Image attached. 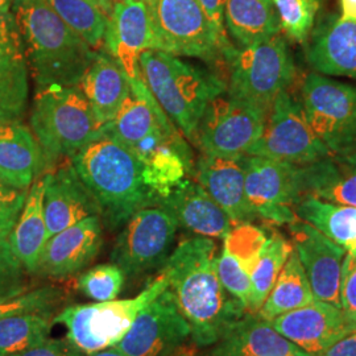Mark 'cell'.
Returning a JSON list of instances; mask_svg holds the SVG:
<instances>
[{"mask_svg": "<svg viewBox=\"0 0 356 356\" xmlns=\"http://www.w3.org/2000/svg\"><path fill=\"white\" fill-rule=\"evenodd\" d=\"M131 94L104 132L124 145L144 168V179L157 202L186 175L194 176V156L185 136L153 98L143 79H129Z\"/></svg>", "mask_w": 356, "mask_h": 356, "instance_id": "cell-1", "label": "cell"}, {"mask_svg": "<svg viewBox=\"0 0 356 356\" xmlns=\"http://www.w3.org/2000/svg\"><path fill=\"white\" fill-rule=\"evenodd\" d=\"M216 261V242L195 236L179 243L161 269L198 347L216 343L247 313L223 288Z\"/></svg>", "mask_w": 356, "mask_h": 356, "instance_id": "cell-2", "label": "cell"}, {"mask_svg": "<svg viewBox=\"0 0 356 356\" xmlns=\"http://www.w3.org/2000/svg\"><path fill=\"white\" fill-rule=\"evenodd\" d=\"M11 13L38 89L78 86L97 51L65 24L47 0H13Z\"/></svg>", "mask_w": 356, "mask_h": 356, "instance_id": "cell-3", "label": "cell"}, {"mask_svg": "<svg viewBox=\"0 0 356 356\" xmlns=\"http://www.w3.org/2000/svg\"><path fill=\"white\" fill-rule=\"evenodd\" d=\"M72 164L99 207L110 229L126 225L143 207L157 204L135 154L110 134L102 132L72 157Z\"/></svg>", "mask_w": 356, "mask_h": 356, "instance_id": "cell-4", "label": "cell"}, {"mask_svg": "<svg viewBox=\"0 0 356 356\" xmlns=\"http://www.w3.org/2000/svg\"><path fill=\"white\" fill-rule=\"evenodd\" d=\"M139 64L147 89L181 134L194 144L204 110L227 91V83L214 73L166 51H144Z\"/></svg>", "mask_w": 356, "mask_h": 356, "instance_id": "cell-5", "label": "cell"}, {"mask_svg": "<svg viewBox=\"0 0 356 356\" xmlns=\"http://www.w3.org/2000/svg\"><path fill=\"white\" fill-rule=\"evenodd\" d=\"M29 124L44 153L45 172L48 165L72 159L102 132L79 86L38 89Z\"/></svg>", "mask_w": 356, "mask_h": 356, "instance_id": "cell-6", "label": "cell"}, {"mask_svg": "<svg viewBox=\"0 0 356 356\" xmlns=\"http://www.w3.org/2000/svg\"><path fill=\"white\" fill-rule=\"evenodd\" d=\"M159 51L229 65L238 51L209 20L198 0H148Z\"/></svg>", "mask_w": 356, "mask_h": 356, "instance_id": "cell-7", "label": "cell"}, {"mask_svg": "<svg viewBox=\"0 0 356 356\" xmlns=\"http://www.w3.org/2000/svg\"><path fill=\"white\" fill-rule=\"evenodd\" d=\"M168 288L165 276L160 273L134 298L66 306L54 316L53 325L64 326L66 338L83 355H91L118 343L141 310Z\"/></svg>", "mask_w": 356, "mask_h": 356, "instance_id": "cell-8", "label": "cell"}, {"mask_svg": "<svg viewBox=\"0 0 356 356\" xmlns=\"http://www.w3.org/2000/svg\"><path fill=\"white\" fill-rule=\"evenodd\" d=\"M227 95L269 115L276 97L294 79V61L280 35L238 49L229 63Z\"/></svg>", "mask_w": 356, "mask_h": 356, "instance_id": "cell-9", "label": "cell"}, {"mask_svg": "<svg viewBox=\"0 0 356 356\" xmlns=\"http://www.w3.org/2000/svg\"><path fill=\"white\" fill-rule=\"evenodd\" d=\"M307 123L331 153L356 148V86L309 73L301 88Z\"/></svg>", "mask_w": 356, "mask_h": 356, "instance_id": "cell-10", "label": "cell"}, {"mask_svg": "<svg viewBox=\"0 0 356 356\" xmlns=\"http://www.w3.org/2000/svg\"><path fill=\"white\" fill-rule=\"evenodd\" d=\"M247 154L304 166L331 152L307 123L301 103L285 90L276 97L261 136Z\"/></svg>", "mask_w": 356, "mask_h": 356, "instance_id": "cell-11", "label": "cell"}, {"mask_svg": "<svg viewBox=\"0 0 356 356\" xmlns=\"http://www.w3.org/2000/svg\"><path fill=\"white\" fill-rule=\"evenodd\" d=\"M177 220L166 209L154 204L143 207L131 216L119 234L111 263L126 277L140 276L165 263L177 232Z\"/></svg>", "mask_w": 356, "mask_h": 356, "instance_id": "cell-12", "label": "cell"}, {"mask_svg": "<svg viewBox=\"0 0 356 356\" xmlns=\"http://www.w3.org/2000/svg\"><path fill=\"white\" fill-rule=\"evenodd\" d=\"M268 114L231 97H216L204 110L194 144L202 154L242 157L261 136Z\"/></svg>", "mask_w": 356, "mask_h": 356, "instance_id": "cell-13", "label": "cell"}, {"mask_svg": "<svg viewBox=\"0 0 356 356\" xmlns=\"http://www.w3.org/2000/svg\"><path fill=\"white\" fill-rule=\"evenodd\" d=\"M245 198L256 218L273 225H291L302 200L300 166L261 156H243Z\"/></svg>", "mask_w": 356, "mask_h": 356, "instance_id": "cell-14", "label": "cell"}, {"mask_svg": "<svg viewBox=\"0 0 356 356\" xmlns=\"http://www.w3.org/2000/svg\"><path fill=\"white\" fill-rule=\"evenodd\" d=\"M191 335V326L168 288L141 310L115 347L128 356H175Z\"/></svg>", "mask_w": 356, "mask_h": 356, "instance_id": "cell-15", "label": "cell"}, {"mask_svg": "<svg viewBox=\"0 0 356 356\" xmlns=\"http://www.w3.org/2000/svg\"><path fill=\"white\" fill-rule=\"evenodd\" d=\"M103 51L114 57L129 79H141V54L159 51L152 17L145 1H115L107 20Z\"/></svg>", "mask_w": 356, "mask_h": 356, "instance_id": "cell-16", "label": "cell"}, {"mask_svg": "<svg viewBox=\"0 0 356 356\" xmlns=\"http://www.w3.org/2000/svg\"><path fill=\"white\" fill-rule=\"evenodd\" d=\"M288 226L293 248L305 269L316 300L341 307L339 288L346 250L304 220L297 219Z\"/></svg>", "mask_w": 356, "mask_h": 356, "instance_id": "cell-17", "label": "cell"}, {"mask_svg": "<svg viewBox=\"0 0 356 356\" xmlns=\"http://www.w3.org/2000/svg\"><path fill=\"white\" fill-rule=\"evenodd\" d=\"M270 323L284 338L310 355H317L356 331L341 307L318 300L279 316Z\"/></svg>", "mask_w": 356, "mask_h": 356, "instance_id": "cell-18", "label": "cell"}, {"mask_svg": "<svg viewBox=\"0 0 356 356\" xmlns=\"http://www.w3.org/2000/svg\"><path fill=\"white\" fill-rule=\"evenodd\" d=\"M102 244L101 216H89L48 239L40 256L38 273L56 280L76 276L97 257Z\"/></svg>", "mask_w": 356, "mask_h": 356, "instance_id": "cell-19", "label": "cell"}, {"mask_svg": "<svg viewBox=\"0 0 356 356\" xmlns=\"http://www.w3.org/2000/svg\"><path fill=\"white\" fill-rule=\"evenodd\" d=\"M44 214L48 236L78 222L99 216V207L70 163L44 173Z\"/></svg>", "mask_w": 356, "mask_h": 356, "instance_id": "cell-20", "label": "cell"}, {"mask_svg": "<svg viewBox=\"0 0 356 356\" xmlns=\"http://www.w3.org/2000/svg\"><path fill=\"white\" fill-rule=\"evenodd\" d=\"M310 35L306 61L314 73L356 79V20L329 15Z\"/></svg>", "mask_w": 356, "mask_h": 356, "instance_id": "cell-21", "label": "cell"}, {"mask_svg": "<svg viewBox=\"0 0 356 356\" xmlns=\"http://www.w3.org/2000/svg\"><path fill=\"white\" fill-rule=\"evenodd\" d=\"M29 69L11 11L0 13V122H22L29 97Z\"/></svg>", "mask_w": 356, "mask_h": 356, "instance_id": "cell-22", "label": "cell"}, {"mask_svg": "<svg viewBox=\"0 0 356 356\" xmlns=\"http://www.w3.org/2000/svg\"><path fill=\"white\" fill-rule=\"evenodd\" d=\"M157 204L175 216L179 227L189 229L197 236L225 239L234 227L223 209L191 178L185 177L178 182Z\"/></svg>", "mask_w": 356, "mask_h": 356, "instance_id": "cell-23", "label": "cell"}, {"mask_svg": "<svg viewBox=\"0 0 356 356\" xmlns=\"http://www.w3.org/2000/svg\"><path fill=\"white\" fill-rule=\"evenodd\" d=\"M194 177L229 216L234 226L250 223L256 218L245 198L243 156L201 154L194 166Z\"/></svg>", "mask_w": 356, "mask_h": 356, "instance_id": "cell-24", "label": "cell"}, {"mask_svg": "<svg viewBox=\"0 0 356 356\" xmlns=\"http://www.w3.org/2000/svg\"><path fill=\"white\" fill-rule=\"evenodd\" d=\"M202 356H314L275 330L270 321L245 313Z\"/></svg>", "mask_w": 356, "mask_h": 356, "instance_id": "cell-25", "label": "cell"}, {"mask_svg": "<svg viewBox=\"0 0 356 356\" xmlns=\"http://www.w3.org/2000/svg\"><path fill=\"white\" fill-rule=\"evenodd\" d=\"M45 168L32 129L22 122H0V181L13 189L29 191Z\"/></svg>", "mask_w": 356, "mask_h": 356, "instance_id": "cell-26", "label": "cell"}, {"mask_svg": "<svg viewBox=\"0 0 356 356\" xmlns=\"http://www.w3.org/2000/svg\"><path fill=\"white\" fill-rule=\"evenodd\" d=\"M302 198L356 207V148L300 166Z\"/></svg>", "mask_w": 356, "mask_h": 356, "instance_id": "cell-27", "label": "cell"}, {"mask_svg": "<svg viewBox=\"0 0 356 356\" xmlns=\"http://www.w3.org/2000/svg\"><path fill=\"white\" fill-rule=\"evenodd\" d=\"M78 86L89 101L94 118L101 128L113 122L132 91L129 78L122 66L103 49L97 51Z\"/></svg>", "mask_w": 356, "mask_h": 356, "instance_id": "cell-28", "label": "cell"}, {"mask_svg": "<svg viewBox=\"0 0 356 356\" xmlns=\"http://www.w3.org/2000/svg\"><path fill=\"white\" fill-rule=\"evenodd\" d=\"M44 176H38L26 193L22 213L10 234L13 252L28 275L38 273L40 256L49 239L44 214Z\"/></svg>", "mask_w": 356, "mask_h": 356, "instance_id": "cell-29", "label": "cell"}, {"mask_svg": "<svg viewBox=\"0 0 356 356\" xmlns=\"http://www.w3.org/2000/svg\"><path fill=\"white\" fill-rule=\"evenodd\" d=\"M225 26L241 49L281 32L280 19L272 0H226Z\"/></svg>", "mask_w": 356, "mask_h": 356, "instance_id": "cell-30", "label": "cell"}, {"mask_svg": "<svg viewBox=\"0 0 356 356\" xmlns=\"http://www.w3.org/2000/svg\"><path fill=\"white\" fill-rule=\"evenodd\" d=\"M300 220L312 225L346 252L356 243V207L331 204L314 197L302 198L294 207Z\"/></svg>", "mask_w": 356, "mask_h": 356, "instance_id": "cell-31", "label": "cell"}, {"mask_svg": "<svg viewBox=\"0 0 356 356\" xmlns=\"http://www.w3.org/2000/svg\"><path fill=\"white\" fill-rule=\"evenodd\" d=\"M314 300L316 297L307 280L305 269L293 248L279 279L257 314L261 318L272 321L285 313L309 305Z\"/></svg>", "mask_w": 356, "mask_h": 356, "instance_id": "cell-32", "label": "cell"}, {"mask_svg": "<svg viewBox=\"0 0 356 356\" xmlns=\"http://www.w3.org/2000/svg\"><path fill=\"white\" fill-rule=\"evenodd\" d=\"M292 251V243L279 232H273L272 236L268 238L257 264L251 273V296L247 309L248 313H259Z\"/></svg>", "mask_w": 356, "mask_h": 356, "instance_id": "cell-33", "label": "cell"}, {"mask_svg": "<svg viewBox=\"0 0 356 356\" xmlns=\"http://www.w3.org/2000/svg\"><path fill=\"white\" fill-rule=\"evenodd\" d=\"M66 26L83 38L92 51L103 49L108 17L92 0H47Z\"/></svg>", "mask_w": 356, "mask_h": 356, "instance_id": "cell-34", "label": "cell"}, {"mask_svg": "<svg viewBox=\"0 0 356 356\" xmlns=\"http://www.w3.org/2000/svg\"><path fill=\"white\" fill-rule=\"evenodd\" d=\"M56 314H23L0 319V356L20 354L49 338Z\"/></svg>", "mask_w": 356, "mask_h": 356, "instance_id": "cell-35", "label": "cell"}, {"mask_svg": "<svg viewBox=\"0 0 356 356\" xmlns=\"http://www.w3.org/2000/svg\"><path fill=\"white\" fill-rule=\"evenodd\" d=\"M66 293L56 285H45L26 291L11 298L0 300V319L23 314L58 313L65 301Z\"/></svg>", "mask_w": 356, "mask_h": 356, "instance_id": "cell-36", "label": "cell"}, {"mask_svg": "<svg viewBox=\"0 0 356 356\" xmlns=\"http://www.w3.org/2000/svg\"><path fill=\"white\" fill-rule=\"evenodd\" d=\"M272 3L285 35L296 42H306L314 26L319 0H272Z\"/></svg>", "mask_w": 356, "mask_h": 356, "instance_id": "cell-37", "label": "cell"}, {"mask_svg": "<svg viewBox=\"0 0 356 356\" xmlns=\"http://www.w3.org/2000/svg\"><path fill=\"white\" fill-rule=\"evenodd\" d=\"M267 241L264 229L251 225V222L241 223L234 226L225 236L223 248L229 251L251 276Z\"/></svg>", "mask_w": 356, "mask_h": 356, "instance_id": "cell-38", "label": "cell"}, {"mask_svg": "<svg viewBox=\"0 0 356 356\" xmlns=\"http://www.w3.org/2000/svg\"><path fill=\"white\" fill-rule=\"evenodd\" d=\"M124 281V272L114 263H110L88 269L78 277L76 286L91 300L106 302L118 298Z\"/></svg>", "mask_w": 356, "mask_h": 356, "instance_id": "cell-39", "label": "cell"}, {"mask_svg": "<svg viewBox=\"0 0 356 356\" xmlns=\"http://www.w3.org/2000/svg\"><path fill=\"white\" fill-rule=\"evenodd\" d=\"M26 270L13 252L10 234L0 231V300L29 291Z\"/></svg>", "mask_w": 356, "mask_h": 356, "instance_id": "cell-40", "label": "cell"}, {"mask_svg": "<svg viewBox=\"0 0 356 356\" xmlns=\"http://www.w3.org/2000/svg\"><path fill=\"white\" fill-rule=\"evenodd\" d=\"M216 270L223 288L247 310L251 296V276L225 248L222 250L220 256H218Z\"/></svg>", "mask_w": 356, "mask_h": 356, "instance_id": "cell-41", "label": "cell"}, {"mask_svg": "<svg viewBox=\"0 0 356 356\" xmlns=\"http://www.w3.org/2000/svg\"><path fill=\"white\" fill-rule=\"evenodd\" d=\"M28 191H17L0 181V231L11 234L26 202Z\"/></svg>", "mask_w": 356, "mask_h": 356, "instance_id": "cell-42", "label": "cell"}, {"mask_svg": "<svg viewBox=\"0 0 356 356\" xmlns=\"http://www.w3.org/2000/svg\"><path fill=\"white\" fill-rule=\"evenodd\" d=\"M339 301L344 314L356 326V257L353 254H346L344 256Z\"/></svg>", "mask_w": 356, "mask_h": 356, "instance_id": "cell-43", "label": "cell"}, {"mask_svg": "<svg viewBox=\"0 0 356 356\" xmlns=\"http://www.w3.org/2000/svg\"><path fill=\"white\" fill-rule=\"evenodd\" d=\"M13 356H83L67 338H47L26 351Z\"/></svg>", "mask_w": 356, "mask_h": 356, "instance_id": "cell-44", "label": "cell"}, {"mask_svg": "<svg viewBox=\"0 0 356 356\" xmlns=\"http://www.w3.org/2000/svg\"><path fill=\"white\" fill-rule=\"evenodd\" d=\"M200 4L202 6L204 13L207 15L209 20L216 26V31L227 36L226 26H225V4L226 0H198Z\"/></svg>", "mask_w": 356, "mask_h": 356, "instance_id": "cell-45", "label": "cell"}, {"mask_svg": "<svg viewBox=\"0 0 356 356\" xmlns=\"http://www.w3.org/2000/svg\"><path fill=\"white\" fill-rule=\"evenodd\" d=\"M314 356H356V331L346 335Z\"/></svg>", "mask_w": 356, "mask_h": 356, "instance_id": "cell-46", "label": "cell"}, {"mask_svg": "<svg viewBox=\"0 0 356 356\" xmlns=\"http://www.w3.org/2000/svg\"><path fill=\"white\" fill-rule=\"evenodd\" d=\"M341 1V11L346 19L356 20V0H339Z\"/></svg>", "mask_w": 356, "mask_h": 356, "instance_id": "cell-47", "label": "cell"}, {"mask_svg": "<svg viewBox=\"0 0 356 356\" xmlns=\"http://www.w3.org/2000/svg\"><path fill=\"white\" fill-rule=\"evenodd\" d=\"M92 1L97 3V6L102 10L107 17H110V15L113 13V6L116 0H92Z\"/></svg>", "mask_w": 356, "mask_h": 356, "instance_id": "cell-48", "label": "cell"}, {"mask_svg": "<svg viewBox=\"0 0 356 356\" xmlns=\"http://www.w3.org/2000/svg\"><path fill=\"white\" fill-rule=\"evenodd\" d=\"M88 356H128L123 353V351H120L119 348H116L115 346L113 347H108V348H104L102 351H98V353H94V354H91V355Z\"/></svg>", "mask_w": 356, "mask_h": 356, "instance_id": "cell-49", "label": "cell"}, {"mask_svg": "<svg viewBox=\"0 0 356 356\" xmlns=\"http://www.w3.org/2000/svg\"><path fill=\"white\" fill-rule=\"evenodd\" d=\"M13 0H0V13L11 11Z\"/></svg>", "mask_w": 356, "mask_h": 356, "instance_id": "cell-50", "label": "cell"}, {"mask_svg": "<svg viewBox=\"0 0 356 356\" xmlns=\"http://www.w3.org/2000/svg\"><path fill=\"white\" fill-rule=\"evenodd\" d=\"M176 356H191L189 354H186V353H178Z\"/></svg>", "mask_w": 356, "mask_h": 356, "instance_id": "cell-51", "label": "cell"}, {"mask_svg": "<svg viewBox=\"0 0 356 356\" xmlns=\"http://www.w3.org/2000/svg\"><path fill=\"white\" fill-rule=\"evenodd\" d=\"M141 1H145V3H147V1H148V0H141Z\"/></svg>", "mask_w": 356, "mask_h": 356, "instance_id": "cell-52", "label": "cell"}]
</instances>
